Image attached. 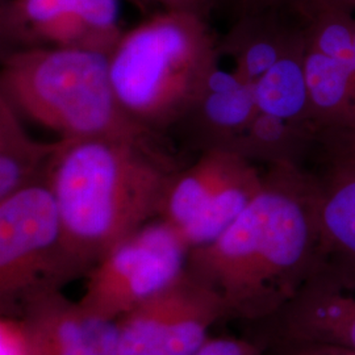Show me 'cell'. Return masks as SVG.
I'll return each mask as SVG.
<instances>
[{
    "instance_id": "cell-6",
    "label": "cell",
    "mask_w": 355,
    "mask_h": 355,
    "mask_svg": "<svg viewBox=\"0 0 355 355\" xmlns=\"http://www.w3.org/2000/svg\"><path fill=\"white\" fill-rule=\"evenodd\" d=\"M265 171L228 148H207L168 179L157 218L167 223L191 250L217 240L252 203Z\"/></svg>"
},
{
    "instance_id": "cell-24",
    "label": "cell",
    "mask_w": 355,
    "mask_h": 355,
    "mask_svg": "<svg viewBox=\"0 0 355 355\" xmlns=\"http://www.w3.org/2000/svg\"><path fill=\"white\" fill-rule=\"evenodd\" d=\"M352 87H353V95H354L355 102V36L354 48H353V61H352ZM352 123H353V121H352ZM349 124H350V123H349Z\"/></svg>"
},
{
    "instance_id": "cell-4",
    "label": "cell",
    "mask_w": 355,
    "mask_h": 355,
    "mask_svg": "<svg viewBox=\"0 0 355 355\" xmlns=\"http://www.w3.org/2000/svg\"><path fill=\"white\" fill-rule=\"evenodd\" d=\"M0 95L20 116L54 130L61 140L120 139L158 142L124 111L110 74V55L83 49L7 51Z\"/></svg>"
},
{
    "instance_id": "cell-16",
    "label": "cell",
    "mask_w": 355,
    "mask_h": 355,
    "mask_svg": "<svg viewBox=\"0 0 355 355\" xmlns=\"http://www.w3.org/2000/svg\"><path fill=\"white\" fill-rule=\"evenodd\" d=\"M305 35L254 83L258 112L311 129V110L304 73Z\"/></svg>"
},
{
    "instance_id": "cell-25",
    "label": "cell",
    "mask_w": 355,
    "mask_h": 355,
    "mask_svg": "<svg viewBox=\"0 0 355 355\" xmlns=\"http://www.w3.org/2000/svg\"><path fill=\"white\" fill-rule=\"evenodd\" d=\"M132 4H135L136 7H139L142 11H148L149 3L146 0H129Z\"/></svg>"
},
{
    "instance_id": "cell-18",
    "label": "cell",
    "mask_w": 355,
    "mask_h": 355,
    "mask_svg": "<svg viewBox=\"0 0 355 355\" xmlns=\"http://www.w3.org/2000/svg\"><path fill=\"white\" fill-rule=\"evenodd\" d=\"M0 355H37L31 329L21 316H0Z\"/></svg>"
},
{
    "instance_id": "cell-17",
    "label": "cell",
    "mask_w": 355,
    "mask_h": 355,
    "mask_svg": "<svg viewBox=\"0 0 355 355\" xmlns=\"http://www.w3.org/2000/svg\"><path fill=\"white\" fill-rule=\"evenodd\" d=\"M309 158L315 159L318 168L355 166V121L316 132Z\"/></svg>"
},
{
    "instance_id": "cell-5",
    "label": "cell",
    "mask_w": 355,
    "mask_h": 355,
    "mask_svg": "<svg viewBox=\"0 0 355 355\" xmlns=\"http://www.w3.org/2000/svg\"><path fill=\"white\" fill-rule=\"evenodd\" d=\"M78 278L49 186L36 183L0 200V316H19Z\"/></svg>"
},
{
    "instance_id": "cell-8",
    "label": "cell",
    "mask_w": 355,
    "mask_h": 355,
    "mask_svg": "<svg viewBox=\"0 0 355 355\" xmlns=\"http://www.w3.org/2000/svg\"><path fill=\"white\" fill-rule=\"evenodd\" d=\"M225 321L215 292L189 270L117 320L120 355H195Z\"/></svg>"
},
{
    "instance_id": "cell-12",
    "label": "cell",
    "mask_w": 355,
    "mask_h": 355,
    "mask_svg": "<svg viewBox=\"0 0 355 355\" xmlns=\"http://www.w3.org/2000/svg\"><path fill=\"white\" fill-rule=\"evenodd\" d=\"M257 112L254 83L233 69H223L218 62L208 78L200 101L184 123L195 130L202 150L232 149Z\"/></svg>"
},
{
    "instance_id": "cell-19",
    "label": "cell",
    "mask_w": 355,
    "mask_h": 355,
    "mask_svg": "<svg viewBox=\"0 0 355 355\" xmlns=\"http://www.w3.org/2000/svg\"><path fill=\"white\" fill-rule=\"evenodd\" d=\"M195 355H263V350L255 341L246 338L209 336Z\"/></svg>"
},
{
    "instance_id": "cell-7",
    "label": "cell",
    "mask_w": 355,
    "mask_h": 355,
    "mask_svg": "<svg viewBox=\"0 0 355 355\" xmlns=\"http://www.w3.org/2000/svg\"><path fill=\"white\" fill-rule=\"evenodd\" d=\"M190 252L175 229L154 218L91 268L79 303L99 318L117 321L171 286L186 271Z\"/></svg>"
},
{
    "instance_id": "cell-3",
    "label": "cell",
    "mask_w": 355,
    "mask_h": 355,
    "mask_svg": "<svg viewBox=\"0 0 355 355\" xmlns=\"http://www.w3.org/2000/svg\"><path fill=\"white\" fill-rule=\"evenodd\" d=\"M220 58L208 19L162 10L123 33L110 74L124 111L161 136L195 110Z\"/></svg>"
},
{
    "instance_id": "cell-14",
    "label": "cell",
    "mask_w": 355,
    "mask_h": 355,
    "mask_svg": "<svg viewBox=\"0 0 355 355\" xmlns=\"http://www.w3.org/2000/svg\"><path fill=\"white\" fill-rule=\"evenodd\" d=\"M313 173L325 254L355 265V166L324 167Z\"/></svg>"
},
{
    "instance_id": "cell-11",
    "label": "cell",
    "mask_w": 355,
    "mask_h": 355,
    "mask_svg": "<svg viewBox=\"0 0 355 355\" xmlns=\"http://www.w3.org/2000/svg\"><path fill=\"white\" fill-rule=\"evenodd\" d=\"M37 355H120L117 321L99 318L64 292L41 296L20 312Z\"/></svg>"
},
{
    "instance_id": "cell-13",
    "label": "cell",
    "mask_w": 355,
    "mask_h": 355,
    "mask_svg": "<svg viewBox=\"0 0 355 355\" xmlns=\"http://www.w3.org/2000/svg\"><path fill=\"white\" fill-rule=\"evenodd\" d=\"M20 114L0 95V200L32 184L45 182L48 167L64 140H35Z\"/></svg>"
},
{
    "instance_id": "cell-21",
    "label": "cell",
    "mask_w": 355,
    "mask_h": 355,
    "mask_svg": "<svg viewBox=\"0 0 355 355\" xmlns=\"http://www.w3.org/2000/svg\"><path fill=\"white\" fill-rule=\"evenodd\" d=\"M149 4L155 3L164 11L189 12L208 19V16L223 0H146Z\"/></svg>"
},
{
    "instance_id": "cell-22",
    "label": "cell",
    "mask_w": 355,
    "mask_h": 355,
    "mask_svg": "<svg viewBox=\"0 0 355 355\" xmlns=\"http://www.w3.org/2000/svg\"><path fill=\"white\" fill-rule=\"evenodd\" d=\"M279 355H355V350L327 343H308L280 350Z\"/></svg>"
},
{
    "instance_id": "cell-9",
    "label": "cell",
    "mask_w": 355,
    "mask_h": 355,
    "mask_svg": "<svg viewBox=\"0 0 355 355\" xmlns=\"http://www.w3.org/2000/svg\"><path fill=\"white\" fill-rule=\"evenodd\" d=\"M124 32L120 0H6L0 7L7 51L54 48L110 55Z\"/></svg>"
},
{
    "instance_id": "cell-1",
    "label": "cell",
    "mask_w": 355,
    "mask_h": 355,
    "mask_svg": "<svg viewBox=\"0 0 355 355\" xmlns=\"http://www.w3.org/2000/svg\"><path fill=\"white\" fill-rule=\"evenodd\" d=\"M325 255L315 173L279 164L217 240L191 250L187 270L221 300L225 321L255 325L288 304Z\"/></svg>"
},
{
    "instance_id": "cell-10",
    "label": "cell",
    "mask_w": 355,
    "mask_h": 355,
    "mask_svg": "<svg viewBox=\"0 0 355 355\" xmlns=\"http://www.w3.org/2000/svg\"><path fill=\"white\" fill-rule=\"evenodd\" d=\"M278 350L308 343L355 350V265L325 255L312 278L278 313L255 324Z\"/></svg>"
},
{
    "instance_id": "cell-15",
    "label": "cell",
    "mask_w": 355,
    "mask_h": 355,
    "mask_svg": "<svg viewBox=\"0 0 355 355\" xmlns=\"http://www.w3.org/2000/svg\"><path fill=\"white\" fill-rule=\"evenodd\" d=\"M304 73L315 133L354 121L355 102L349 64L331 58L305 41Z\"/></svg>"
},
{
    "instance_id": "cell-20",
    "label": "cell",
    "mask_w": 355,
    "mask_h": 355,
    "mask_svg": "<svg viewBox=\"0 0 355 355\" xmlns=\"http://www.w3.org/2000/svg\"><path fill=\"white\" fill-rule=\"evenodd\" d=\"M232 6L236 19L266 12H295L302 0H223Z\"/></svg>"
},
{
    "instance_id": "cell-23",
    "label": "cell",
    "mask_w": 355,
    "mask_h": 355,
    "mask_svg": "<svg viewBox=\"0 0 355 355\" xmlns=\"http://www.w3.org/2000/svg\"><path fill=\"white\" fill-rule=\"evenodd\" d=\"M316 8H340L355 12V0H302L296 11L300 12Z\"/></svg>"
},
{
    "instance_id": "cell-2",
    "label": "cell",
    "mask_w": 355,
    "mask_h": 355,
    "mask_svg": "<svg viewBox=\"0 0 355 355\" xmlns=\"http://www.w3.org/2000/svg\"><path fill=\"white\" fill-rule=\"evenodd\" d=\"M179 167L159 142L64 140L45 183L58 205L66 248L79 278L157 218L167 182Z\"/></svg>"
}]
</instances>
